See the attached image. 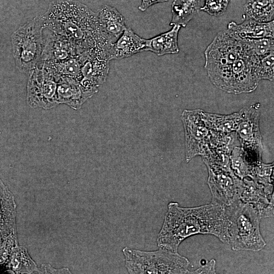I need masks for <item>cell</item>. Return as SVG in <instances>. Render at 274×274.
<instances>
[{
	"mask_svg": "<svg viewBox=\"0 0 274 274\" xmlns=\"http://www.w3.org/2000/svg\"><path fill=\"white\" fill-rule=\"evenodd\" d=\"M229 221L225 207L213 203L183 208L177 202L167 205L157 238L159 248L178 252L180 244L196 234H211L229 245Z\"/></svg>",
	"mask_w": 274,
	"mask_h": 274,
	"instance_id": "1",
	"label": "cell"
},
{
	"mask_svg": "<svg viewBox=\"0 0 274 274\" xmlns=\"http://www.w3.org/2000/svg\"><path fill=\"white\" fill-rule=\"evenodd\" d=\"M42 16L45 28L71 42L81 53L109 49L113 43L102 30L96 13L78 0H53Z\"/></svg>",
	"mask_w": 274,
	"mask_h": 274,
	"instance_id": "2",
	"label": "cell"
},
{
	"mask_svg": "<svg viewBox=\"0 0 274 274\" xmlns=\"http://www.w3.org/2000/svg\"><path fill=\"white\" fill-rule=\"evenodd\" d=\"M225 210L229 221V245L232 250L258 252L265 247L260 230L261 217L251 204L238 199Z\"/></svg>",
	"mask_w": 274,
	"mask_h": 274,
	"instance_id": "3",
	"label": "cell"
},
{
	"mask_svg": "<svg viewBox=\"0 0 274 274\" xmlns=\"http://www.w3.org/2000/svg\"><path fill=\"white\" fill-rule=\"evenodd\" d=\"M243 50V42L227 30L219 32L204 52V68L212 84L227 92L232 67Z\"/></svg>",
	"mask_w": 274,
	"mask_h": 274,
	"instance_id": "4",
	"label": "cell"
},
{
	"mask_svg": "<svg viewBox=\"0 0 274 274\" xmlns=\"http://www.w3.org/2000/svg\"><path fill=\"white\" fill-rule=\"evenodd\" d=\"M122 252L129 273H189V261L178 252L160 248L146 251L128 247L124 248Z\"/></svg>",
	"mask_w": 274,
	"mask_h": 274,
	"instance_id": "5",
	"label": "cell"
},
{
	"mask_svg": "<svg viewBox=\"0 0 274 274\" xmlns=\"http://www.w3.org/2000/svg\"><path fill=\"white\" fill-rule=\"evenodd\" d=\"M44 28L42 15L27 22L12 33L13 54L20 72L29 74L38 66L44 47Z\"/></svg>",
	"mask_w": 274,
	"mask_h": 274,
	"instance_id": "6",
	"label": "cell"
},
{
	"mask_svg": "<svg viewBox=\"0 0 274 274\" xmlns=\"http://www.w3.org/2000/svg\"><path fill=\"white\" fill-rule=\"evenodd\" d=\"M209 172L208 184L212 195L211 203L227 207L237 199L243 190V180L230 166L224 167L204 161Z\"/></svg>",
	"mask_w": 274,
	"mask_h": 274,
	"instance_id": "7",
	"label": "cell"
},
{
	"mask_svg": "<svg viewBox=\"0 0 274 274\" xmlns=\"http://www.w3.org/2000/svg\"><path fill=\"white\" fill-rule=\"evenodd\" d=\"M27 85V102L31 108L49 109L59 104L57 99V81L42 67L29 73Z\"/></svg>",
	"mask_w": 274,
	"mask_h": 274,
	"instance_id": "8",
	"label": "cell"
},
{
	"mask_svg": "<svg viewBox=\"0 0 274 274\" xmlns=\"http://www.w3.org/2000/svg\"><path fill=\"white\" fill-rule=\"evenodd\" d=\"M108 49L93 48L84 51L80 57L82 61L80 84L86 89L96 93L106 82L110 70Z\"/></svg>",
	"mask_w": 274,
	"mask_h": 274,
	"instance_id": "9",
	"label": "cell"
},
{
	"mask_svg": "<svg viewBox=\"0 0 274 274\" xmlns=\"http://www.w3.org/2000/svg\"><path fill=\"white\" fill-rule=\"evenodd\" d=\"M186 139V160L197 155H203L209 141V126L202 111L185 110L182 116Z\"/></svg>",
	"mask_w": 274,
	"mask_h": 274,
	"instance_id": "10",
	"label": "cell"
},
{
	"mask_svg": "<svg viewBox=\"0 0 274 274\" xmlns=\"http://www.w3.org/2000/svg\"><path fill=\"white\" fill-rule=\"evenodd\" d=\"M14 197L0 178V247L17 241Z\"/></svg>",
	"mask_w": 274,
	"mask_h": 274,
	"instance_id": "11",
	"label": "cell"
},
{
	"mask_svg": "<svg viewBox=\"0 0 274 274\" xmlns=\"http://www.w3.org/2000/svg\"><path fill=\"white\" fill-rule=\"evenodd\" d=\"M44 29L47 34L44 35V47L39 64L60 62L81 54L79 49L71 42L45 28Z\"/></svg>",
	"mask_w": 274,
	"mask_h": 274,
	"instance_id": "12",
	"label": "cell"
},
{
	"mask_svg": "<svg viewBox=\"0 0 274 274\" xmlns=\"http://www.w3.org/2000/svg\"><path fill=\"white\" fill-rule=\"evenodd\" d=\"M259 104L243 109L242 118L237 129V135L242 146L252 149L260 156L262 149L259 129Z\"/></svg>",
	"mask_w": 274,
	"mask_h": 274,
	"instance_id": "13",
	"label": "cell"
},
{
	"mask_svg": "<svg viewBox=\"0 0 274 274\" xmlns=\"http://www.w3.org/2000/svg\"><path fill=\"white\" fill-rule=\"evenodd\" d=\"M244 187L239 199L251 204L259 212L261 218L269 217L273 214V195L262 184L246 179L243 180Z\"/></svg>",
	"mask_w": 274,
	"mask_h": 274,
	"instance_id": "14",
	"label": "cell"
},
{
	"mask_svg": "<svg viewBox=\"0 0 274 274\" xmlns=\"http://www.w3.org/2000/svg\"><path fill=\"white\" fill-rule=\"evenodd\" d=\"M95 92L85 88L79 81L63 77L57 82V99L59 104H65L75 110L80 109Z\"/></svg>",
	"mask_w": 274,
	"mask_h": 274,
	"instance_id": "15",
	"label": "cell"
},
{
	"mask_svg": "<svg viewBox=\"0 0 274 274\" xmlns=\"http://www.w3.org/2000/svg\"><path fill=\"white\" fill-rule=\"evenodd\" d=\"M146 40L129 27H126L108 51L110 60L123 59L146 51Z\"/></svg>",
	"mask_w": 274,
	"mask_h": 274,
	"instance_id": "16",
	"label": "cell"
},
{
	"mask_svg": "<svg viewBox=\"0 0 274 274\" xmlns=\"http://www.w3.org/2000/svg\"><path fill=\"white\" fill-rule=\"evenodd\" d=\"M227 30L239 39L274 38V21L260 22L250 18L240 24L231 21Z\"/></svg>",
	"mask_w": 274,
	"mask_h": 274,
	"instance_id": "17",
	"label": "cell"
},
{
	"mask_svg": "<svg viewBox=\"0 0 274 274\" xmlns=\"http://www.w3.org/2000/svg\"><path fill=\"white\" fill-rule=\"evenodd\" d=\"M101 28L114 43L126 28L123 16L115 7L105 5L96 12Z\"/></svg>",
	"mask_w": 274,
	"mask_h": 274,
	"instance_id": "18",
	"label": "cell"
},
{
	"mask_svg": "<svg viewBox=\"0 0 274 274\" xmlns=\"http://www.w3.org/2000/svg\"><path fill=\"white\" fill-rule=\"evenodd\" d=\"M181 27L180 25H173L168 31L146 39V51H151L158 56L178 53V39Z\"/></svg>",
	"mask_w": 274,
	"mask_h": 274,
	"instance_id": "19",
	"label": "cell"
},
{
	"mask_svg": "<svg viewBox=\"0 0 274 274\" xmlns=\"http://www.w3.org/2000/svg\"><path fill=\"white\" fill-rule=\"evenodd\" d=\"M201 0H174L172 5V20L169 25L185 27L197 14Z\"/></svg>",
	"mask_w": 274,
	"mask_h": 274,
	"instance_id": "20",
	"label": "cell"
},
{
	"mask_svg": "<svg viewBox=\"0 0 274 274\" xmlns=\"http://www.w3.org/2000/svg\"><path fill=\"white\" fill-rule=\"evenodd\" d=\"M5 269L7 271L14 273H31L37 271L38 268L27 249L17 246L14 248Z\"/></svg>",
	"mask_w": 274,
	"mask_h": 274,
	"instance_id": "21",
	"label": "cell"
},
{
	"mask_svg": "<svg viewBox=\"0 0 274 274\" xmlns=\"http://www.w3.org/2000/svg\"><path fill=\"white\" fill-rule=\"evenodd\" d=\"M243 109L230 115H219L202 111L203 118L210 129L221 133H231L236 130L242 118Z\"/></svg>",
	"mask_w": 274,
	"mask_h": 274,
	"instance_id": "22",
	"label": "cell"
},
{
	"mask_svg": "<svg viewBox=\"0 0 274 274\" xmlns=\"http://www.w3.org/2000/svg\"><path fill=\"white\" fill-rule=\"evenodd\" d=\"M246 14L250 19L260 22L273 20L274 0H249L244 6Z\"/></svg>",
	"mask_w": 274,
	"mask_h": 274,
	"instance_id": "23",
	"label": "cell"
},
{
	"mask_svg": "<svg viewBox=\"0 0 274 274\" xmlns=\"http://www.w3.org/2000/svg\"><path fill=\"white\" fill-rule=\"evenodd\" d=\"M253 61L255 74L259 81L263 79L273 80L274 51L262 57L254 56Z\"/></svg>",
	"mask_w": 274,
	"mask_h": 274,
	"instance_id": "24",
	"label": "cell"
},
{
	"mask_svg": "<svg viewBox=\"0 0 274 274\" xmlns=\"http://www.w3.org/2000/svg\"><path fill=\"white\" fill-rule=\"evenodd\" d=\"M251 53L258 57H262L274 51V39L264 38L253 39H241Z\"/></svg>",
	"mask_w": 274,
	"mask_h": 274,
	"instance_id": "25",
	"label": "cell"
},
{
	"mask_svg": "<svg viewBox=\"0 0 274 274\" xmlns=\"http://www.w3.org/2000/svg\"><path fill=\"white\" fill-rule=\"evenodd\" d=\"M230 0H204L203 6L200 10L210 15L219 16L226 10Z\"/></svg>",
	"mask_w": 274,
	"mask_h": 274,
	"instance_id": "26",
	"label": "cell"
},
{
	"mask_svg": "<svg viewBox=\"0 0 274 274\" xmlns=\"http://www.w3.org/2000/svg\"><path fill=\"white\" fill-rule=\"evenodd\" d=\"M190 273L195 274L216 273V260L213 259L206 263H203L199 268Z\"/></svg>",
	"mask_w": 274,
	"mask_h": 274,
	"instance_id": "27",
	"label": "cell"
},
{
	"mask_svg": "<svg viewBox=\"0 0 274 274\" xmlns=\"http://www.w3.org/2000/svg\"><path fill=\"white\" fill-rule=\"evenodd\" d=\"M37 272L43 273H70L71 272L68 268H62L57 269L53 268L49 264H42L41 267L38 269Z\"/></svg>",
	"mask_w": 274,
	"mask_h": 274,
	"instance_id": "28",
	"label": "cell"
},
{
	"mask_svg": "<svg viewBox=\"0 0 274 274\" xmlns=\"http://www.w3.org/2000/svg\"><path fill=\"white\" fill-rule=\"evenodd\" d=\"M168 0H142L141 5L138 8L142 12L145 11L151 6L159 3H163Z\"/></svg>",
	"mask_w": 274,
	"mask_h": 274,
	"instance_id": "29",
	"label": "cell"
}]
</instances>
